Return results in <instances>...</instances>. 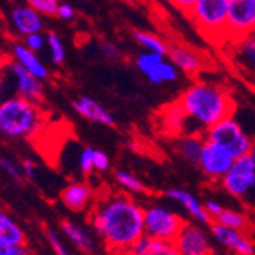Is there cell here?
I'll list each match as a JSON object with an SVG mask.
<instances>
[{"instance_id": "6da1fadb", "label": "cell", "mask_w": 255, "mask_h": 255, "mask_svg": "<svg viewBox=\"0 0 255 255\" xmlns=\"http://www.w3.org/2000/svg\"><path fill=\"white\" fill-rule=\"evenodd\" d=\"M92 228L106 248L117 255L144 237V208L127 193L101 194L89 214Z\"/></svg>"}, {"instance_id": "7a4b0ae2", "label": "cell", "mask_w": 255, "mask_h": 255, "mask_svg": "<svg viewBox=\"0 0 255 255\" xmlns=\"http://www.w3.org/2000/svg\"><path fill=\"white\" fill-rule=\"evenodd\" d=\"M177 103L191 124V134H205L220 121L234 115L229 92L217 83L199 80L182 92Z\"/></svg>"}, {"instance_id": "3957f363", "label": "cell", "mask_w": 255, "mask_h": 255, "mask_svg": "<svg viewBox=\"0 0 255 255\" xmlns=\"http://www.w3.org/2000/svg\"><path fill=\"white\" fill-rule=\"evenodd\" d=\"M43 126L38 104L11 97L0 104V136L6 139H26L35 136Z\"/></svg>"}, {"instance_id": "277c9868", "label": "cell", "mask_w": 255, "mask_h": 255, "mask_svg": "<svg viewBox=\"0 0 255 255\" xmlns=\"http://www.w3.org/2000/svg\"><path fill=\"white\" fill-rule=\"evenodd\" d=\"M203 137L205 141L217 144L219 147L226 150L234 159L251 154L255 144L252 136L242 127V124L234 117H229L211 127L210 130H206Z\"/></svg>"}, {"instance_id": "5b68a950", "label": "cell", "mask_w": 255, "mask_h": 255, "mask_svg": "<svg viewBox=\"0 0 255 255\" xmlns=\"http://www.w3.org/2000/svg\"><path fill=\"white\" fill-rule=\"evenodd\" d=\"M185 223L183 217L167 206L156 203L144 208V233L154 240L174 243Z\"/></svg>"}, {"instance_id": "8992f818", "label": "cell", "mask_w": 255, "mask_h": 255, "mask_svg": "<svg viewBox=\"0 0 255 255\" xmlns=\"http://www.w3.org/2000/svg\"><path fill=\"white\" fill-rule=\"evenodd\" d=\"M229 0H194L188 15L205 35H225L228 38Z\"/></svg>"}, {"instance_id": "52a82bcc", "label": "cell", "mask_w": 255, "mask_h": 255, "mask_svg": "<svg viewBox=\"0 0 255 255\" xmlns=\"http://www.w3.org/2000/svg\"><path fill=\"white\" fill-rule=\"evenodd\" d=\"M226 194L240 202H246L255 191V160L251 154L234 160L233 167L220 180Z\"/></svg>"}, {"instance_id": "ba28073f", "label": "cell", "mask_w": 255, "mask_h": 255, "mask_svg": "<svg viewBox=\"0 0 255 255\" xmlns=\"http://www.w3.org/2000/svg\"><path fill=\"white\" fill-rule=\"evenodd\" d=\"M255 34V0H229L228 38L236 43Z\"/></svg>"}, {"instance_id": "9c48e42d", "label": "cell", "mask_w": 255, "mask_h": 255, "mask_svg": "<svg viewBox=\"0 0 255 255\" xmlns=\"http://www.w3.org/2000/svg\"><path fill=\"white\" fill-rule=\"evenodd\" d=\"M136 67L154 86L174 83L179 78V71L167 58V55L141 52L136 57Z\"/></svg>"}, {"instance_id": "30bf717a", "label": "cell", "mask_w": 255, "mask_h": 255, "mask_svg": "<svg viewBox=\"0 0 255 255\" xmlns=\"http://www.w3.org/2000/svg\"><path fill=\"white\" fill-rule=\"evenodd\" d=\"M211 242L213 237L210 231L193 222L185 223L173 245L179 255H213Z\"/></svg>"}, {"instance_id": "8fae6325", "label": "cell", "mask_w": 255, "mask_h": 255, "mask_svg": "<svg viewBox=\"0 0 255 255\" xmlns=\"http://www.w3.org/2000/svg\"><path fill=\"white\" fill-rule=\"evenodd\" d=\"M3 69L11 80V86L15 97L34 104H38L43 100L44 95L43 83L35 77H32L28 71H25L18 63H15L14 60H8Z\"/></svg>"}, {"instance_id": "7c38bea8", "label": "cell", "mask_w": 255, "mask_h": 255, "mask_svg": "<svg viewBox=\"0 0 255 255\" xmlns=\"http://www.w3.org/2000/svg\"><path fill=\"white\" fill-rule=\"evenodd\" d=\"M234 157L226 150L219 147L217 144L205 141L202 154L199 157L197 165L200 171L210 180H222L223 176L229 171V168L234 164Z\"/></svg>"}, {"instance_id": "4fadbf2b", "label": "cell", "mask_w": 255, "mask_h": 255, "mask_svg": "<svg viewBox=\"0 0 255 255\" xmlns=\"http://www.w3.org/2000/svg\"><path fill=\"white\" fill-rule=\"evenodd\" d=\"M210 234L216 243L231 251L234 255H255V240L249 233H240L217 223L210 225Z\"/></svg>"}, {"instance_id": "5bb4252c", "label": "cell", "mask_w": 255, "mask_h": 255, "mask_svg": "<svg viewBox=\"0 0 255 255\" xmlns=\"http://www.w3.org/2000/svg\"><path fill=\"white\" fill-rule=\"evenodd\" d=\"M157 127L159 131L170 137H180L185 134H191V124L187 118L183 109L177 101L167 104L157 113Z\"/></svg>"}, {"instance_id": "9a60e30c", "label": "cell", "mask_w": 255, "mask_h": 255, "mask_svg": "<svg viewBox=\"0 0 255 255\" xmlns=\"http://www.w3.org/2000/svg\"><path fill=\"white\" fill-rule=\"evenodd\" d=\"M8 18L12 31L23 38H26L28 35L32 34H40L44 28L43 17L28 3L14 5L9 9Z\"/></svg>"}, {"instance_id": "2e32d148", "label": "cell", "mask_w": 255, "mask_h": 255, "mask_svg": "<svg viewBox=\"0 0 255 255\" xmlns=\"http://www.w3.org/2000/svg\"><path fill=\"white\" fill-rule=\"evenodd\" d=\"M60 200L69 211L83 213L94 205L95 191L87 182H71L61 190Z\"/></svg>"}, {"instance_id": "e0dca14e", "label": "cell", "mask_w": 255, "mask_h": 255, "mask_svg": "<svg viewBox=\"0 0 255 255\" xmlns=\"http://www.w3.org/2000/svg\"><path fill=\"white\" fill-rule=\"evenodd\" d=\"M165 196L168 199H171L173 202H176L177 205H180L183 210L188 213V216L193 219L194 223L202 225V226L213 223V220L205 211L203 202H200L199 197L194 196L193 193L183 190V188H170L165 191Z\"/></svg>"}, {"instance_id": "ac0fdd59", "label": "cell", "mask_w": 255, "mask_h": 255, "mask_svg": "<svg viewBox=\"0 0 255 255\" xmlns=\"http://www.w3.org/2000/svg\"><path fill=\"white\" fill-rule=\"evenodd\" d=\"M167 58L173 63V66L179 72H183L187 75H197L205 66L202 55H199L196 51L190 48H185L182 44L170 46Z\"/></svg>"}, {"instance_id": "d6986e66", "label": "cell", "mask_w": 255, "mask_h": 255, "mask_svg": "<svg viewBox=\"0 0 255 255\" xmlns=\"http://www.w3.org/2000/svg\"><path fill=\"white\" fill-rule=\"evenodd\" d=\"M72 107L81 118H84L90 123L107 126V127H112L115 124L112 113L101 103H98L97 100L90 98V97H84V95L78 97L77 100L72 101Z\"/></svg>"}, {"instance_id": "ffe728a7", "label": "cell", "mask_w": 255, "mask_h": 255, "mask_svg": "<svg viewBox=\"0 0 255 255\" xmlns=\"http://www.w3.org/2000/svg\"><path fill=\"white\" fill-rule=\"evenodd\" d=\"M60 229L64 237L71 242L78 251L84 254H92L95 251V240L89 233V229L74 220L63 219L60 222Z\"/></svg>"}, {"instance_id": "44dd1931", "label": "cell", "mask_w": 255, "mask_h": 255, "mask_svg": "<svg viewBox=\"0 0 255 255\" xmlns=\"http://www.w3.org/2000/svg\"><path fill=\"white\" fill-rule=\"evenodd\" d=\"M12 60L40 81H44L49 77L48 67L43 64V61L37 57L35 52L29 51L23 43H15L12 46Z\"/></svg>"}, {"instance_id": "7402d4cb", "label": "cell", "mask_w": 255, "mask_h": 255, "mask_svg": "<svg viewBox=\"0 0 255 255\" xmlns=\"http://www.w3.org/2000/svg\"><path fill=\"white\" fill-rule=\"evenodd\" d=\"M14 246H26V234L11 214L0 211V248Z\"/></svg>"}, {"instance_id": "603a6c76", "label": "cell", "mask_w": 255, "mask_h": 255, "mask_svg": "<svg viewBox=\"0 0 255 255\" xmlns=\"http://www.w3.org/2000/svg\"><path fill=\"white\" fill-rule=\"evenodd\" d=\"M205 145L203 134H185L176 139V151L183 159L190 162V164H197L199 157L202 154Z\"/></svg>"}, {"instance_id": "cb8c5ba5", "label": "cell", "mask_w": 255, "mask_h": 255, "mask_svg": "<svg viewBox=\"0 0 255 255\" xmlns=\"http://www.w3.org/2000/svg\"><path fill=\"white\" fill-rule=\"evenodd\" d=\"M233 44H234L233 57L237 61V64L243 67L245 71L255 74V34L246 35Z\"/></svg>"}, {"instance_id": "d4e9b609", "label": "cell", "mask_w": 255, "mask_h": 255, "mask_svg": "<svg viewBox=\"0 0 255 255\" xmlns=\"http://www.w3.org/2000/svg\"><path fill=\"white\" fill-rule=\"evenodd\" d=\"M214 223L234 231H240V233H249L251 228L249 216L245 211L236 210V208H225L220 213V216L214 220Z\"/></svg>"}, {"instance_id": "484cf974", "label": "cell", "mask_w": 255, "mask_h": 255, "mask_svg": "<svg viewBox=\"0 0 255 255\" xmlns=\"http://www.w3.org/2000/svg\"><path fill=\"white\" fill-rule=\"evenodd\" d=\"M134 41L141 46L144 52H151V54H159V55H167L170 46L162 40L159 35L150 31H141L137 29L133 32Z\"/></svg>"}, {"instance_id": "4316f807", "label": "cell", "mask_w": 255, "mask_h": 255, "mask_svg": "<svg viewBox=\"0 0 255 255\" xmlns=\"http://www.w3.org/2000/svg\"><path fill=\"white\" fill-rule=\"evenodd\" d=\"M115 180L120 185V187L126 191H128L130 194H142L147 188L144 182L139 179L134 173L127 171V170H117L115 171Z\"/></svg>"}, {"instance_id": "83f0119b", "label": "cell", "mask_w": 255, "mask_h": 255, "mask_svg": "<svg viewBox=\"0 0 255 255\" xmlns=\"http://www.w3.org/2000/svg\"><path fill=\"white\" fill-rule=\"evenodd\" d=\"M46 43H48L52 63L61 64L66 58V49H64V43L60 38V35L54 31L48 32V35H46Z\"/></svg>"}, {"instance_id": "f1b7e54d", "label": "cell", "mask_w": 255, "mask_h": 255, "mask_svg": "<svg viewBox=\"0 0 255 255\" xmlns=\"http://www.w3.org/2000/svg\"><path fill=\"white\" fill-rule=\"evenodd\" d=\"M28 5L34 8L41 17H57L60 2L57 0H29Z\"/></svg>"}, {"instance_id": "f546056e", "label": "cell", "mask_w": 255, "mask_h": 255, "mask_svg": "<svg viewBox=\"0 0 255 255\" xmlns=\"http://www.w3.org/2000/svg\"><path fill=\"white\" fill-rule=\"evenodd\" d=\"M94 153L95 148L92 147H84L80 154H78V168L84 176H89L95 171V165H94Z\"/></svg>"}, {"instance_id": "4dcf8cb0", "label": "cell", "mask_w": 255, "mask_h": 255, "mask_svg": "<svg viewBox=\"0 0 255 255\" xmlns=\"http://www.w3.org/2000/svg\"><path fill=\"white\" fill-rule=\"evenodd\" d=\"M46 240L49 242L52 251L55 252V255H72L71 252H69V249L66 248L63 239L60 237V234L57 233V231L48 228L46 229Z\"/></svg>"}, {"instance_id": "1f68e13d", "label": "cell", "mask_w": 255, "mask_h": 255, "mask_svg": "<svg viewBox=\"0 0 255 255\" xmlns=\"http://www.w3.org/2000/svg\"><path fill=\"white\" fill-rule=\"evenodd\" d=\"M117 255H179V252L176 251V248H174L173 243L159 242L157 246L153 251L145 252V254H130L128 251H124V252H120Z\"/></svg>"}, {"instance_id": "d6a6232c", "label": "cell", "mask_w": 255, "mask_h": 255, "mask_svg": "<svg viewBox=\"0 0 255 255\" xmlns=\"http://www.w3.org/2000/svg\"><path fill=\"white\" fill-rule=\"evenodd\" d=\"M0 170L6 173L15 182H23V177H25L21 173V168L18 165H15L11 159H6V157H0Z\"/></svg>"}, {"instance_id": "836d02e7", "label": "cell", "mask_w": 255, "mask_h": 255, "mask_svg": "<svg viewBox=\"0 0 255 255\" xmlns=\"http://www.w3.org/2000/svg\"><path fill=\"white\" fill-rule=\"evenodd\" d=\"M23 44L26 46V48L32 52H38L44 48L46 44V37L40 32V34H32V35H28L26 38H23Z\"/></svg>"}, {"instance_id": "e575fe53", "label": "cell", "mask_w": 255, "mask_h": 255, "mask_svg": "<svg viewBox=\"0 0 255 255\" xmlns=\"http://www.w3.org/2000/svg\"><path fill=\"white\" fill-rule=\"evenodd\" d=\"M203 206H205L206 214L210 216V219H211L213 222H214V220L220 216V213L225 210L223 203H222L220 200H217V199H206V200L203 202Z\"/></svg>"}, {"instance_id": "d590c367", "label": "cell", "mask_w": 255, "mask_h": 255, "mask_svg": "<svg viewBox=\"0 0 255 255\" xmlns=\"http://www.w3.org/2000/svg\"><path fill=\"white\" fill-rule=\"evenodd\" d=\"M100 52L106 57V58H109V60H118L120 57H121V51H120V48L115 43H110V41H104V43H101V46H100Z\"/></svg>"}, {"instance_id": "8d00e7d4", "label": "cell", "mask_w": 255, "mask_h": 255, "mask_svg": "<svg viewBox=\"0 0 255 255\" xmlns=\"http://www.w3.org/2000/svg\"><path fill=\"white\" fill-rule=\"evenodd\" d=\"M5 67V66H3ZM2 67V71H0V104H2L5 100L11 98L9 97V90H11V80L8 77V74L5 72V69Z\"/></svg>"}, {"instance_id": "74e56055", "label": "cell", "mask_w": 255, "mask_h": 255, "mask_svg": "<svg viewBox=\"0 0 255 255\" xmlns=\"http://www.w3.org/2000/svg\"><path fill=\"white\" fill-rule=\"evenodd\" d=\"M94 165H95V171H107L110 168L109 156L101 150H95V153H94Z\"/></svg>"}, {"instance_id": "f35d334b", "label": "cell", "mask_w": 255, "mask_h": 255, "mask_svg": "<svg viewBox=\"0 0 255 255\" xmlns=\"http://www.w3.org/2000/svg\"><path fill=\"white\" fill-rule=\"evenodd\" d=\"M20 168H21L23 176H25L26 179H29V180L35 179V176H37V165H35V162L32 159H29V157L23 159Z\"/></svg>"}, {"instance_id": "ab89813d", "label": "cell", "mask_w": 255, "mask_h": 255, "mask_svg": "<svg viewBox=\"0 0 255 255\" xmlns=\"http://www.w3.org/2000/svg\"><path fill=\"white\" fill-rule=\"evenodd\" d=\"M57 17L61 18V20H72L75 17V8L72 5H69V3H60Z\"/></svg>"}, {"instance_id": "60d3db41", "label": "cell", "mask_w": 255, "mask_h": 255, "mask_svg": "<svg viewBox=\"0 0 255 255\" xmlns=\"http://www.w3.org/2000/svg\"><path fill=\"white\" fill-rule=\"evenodd\" d=\"M0 255H32L26 246H14V248H0Z\"/></svg>"}, {"instance_id": "b9f144b4", "label": "cell", "mask_w": 255, "mask_h": 255, "mask_svg": "<svg viewBox=\"0 0 255 255\" xmlns=\"http://www.w3.org/2000/svg\"><path fill=\"white\" fill-rule=\"evenodd\" d=\"M174 5L188 14V11H190V9L193 8V5H194V0H182V2H174Z\"/></svg>"}, {"instance_id": "7bdbcfd3", "label": "cell", "mask_w": 255, "mask_h": 255, "mask_svg": "<svg viewBox=\"0 0 255 255\" xmlns=\"http://www.w3.org/2000/svg\"><path fill=\"white\" fill-rule=\"evenodd\" d=\"M251 156H252L254 160H255V144H254V148H252V151H251ZM245 205H246L248 208H255V191H254L252 196L245 202Z\"/></svg>"}, {"instance_id": "ee69618b", "label": "cell", "mask_w": 255, "mask_h": 255, "mask_svg": "<svg viewBox=\"0 0 255 255\" xmlns=\"http://www.w3.org/2000/svg\"><path fill=\"white\" fill-rule=\"evenodd\" d=\"M6 61H8V60H6ZM5 64H6V63H3V64H2V63H0V71H2V67H3Z\"/></svg>"}]
</instances>
